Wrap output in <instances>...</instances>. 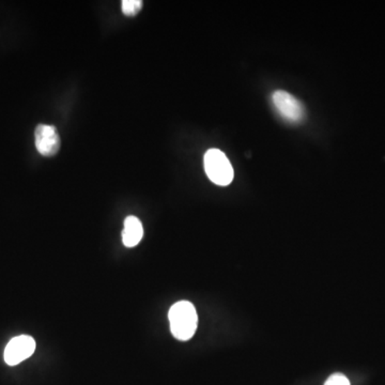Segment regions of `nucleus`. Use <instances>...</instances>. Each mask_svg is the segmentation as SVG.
<instances>
[{"label":"nucleus","instance_id":"nucleus-1","mask_svg":"<svg viewBox=\"0 0 385 385\" xmlns=\"http://www.w3.org/2000/svg\"><path fill=\"white\" fill-rule=\"evenodd\" d=\"M172 335L179 341L192 339L198 325L195 307L188 301H180L172 306L168 314Z\"/></svg>","mask_w":385,"mask_h":385},{"label":"nucleus","instance_id":"nucleus-2","mask_svg":"<svg viewBox=\"0 0 385 385\" xmlns=\"http://www.w3.org/2000/svg\"><path fill=\"white\" fill-rule=\"evenodd\" d=\"M204 172L208 178L216 186H227L233 182V165L223 151L210 149L204 158Z\"/></svg>","mask_w":385,"mask_h":385},{"label":"nucleus","instance_id":"nucleus-3","mask_svg":"<svg viewBox=\"0 0 385 385\" xmlns=\"http://www.w3.org/2000/svg\"><path fill=\"white\" fill-rule=\"evenodd\" d=\"M272 103L275 111L290 123H298L305 117V108L296 96L284 90L273 92Z\"/></svg>","mask_w":385,"mask_h":385},{"label":"nucleus","instance_id":"nucleus-4","mask_svg":"<svg viewBox=\"0 0 385 385\" xmlns=\"http://www.w3.org/2000/svg\"><path fill=\"white\" fill-rule=\"evenodd\" d=\"M35 350V339L28 335L12 339L5 349V361L10 366H15L30 357Z\"/></svg>","mask_w":385,"mask_h":385},{"label":"nucleus","instance_id":"nucleus-5","mask_svg":"<svg viewBox=\"0 0 385 385\" xmlns=\"http://www.w3.org/2000/svg\"><path fill=\"white\" fill-rule=\"evenodd\" d=\"M35 147L43 156H53L60 149V137L53 125H39L35 133Z\"/></svg>","mask_w":385,"mask_h":385},{"label":"nucleus","instance_id":"nucleus-6","mask_svg":"<svg viewBox=\"0 0 385 385\" xmlns=\"http://www.w3.org/2000/svg\"><path fill=\"white\" fill-rule=\"evenodd\" d=\"M143 235V224L135 216H129L125 221L123 231V244L127 247H134L141 242Z\"/></svg>","mask_w":385,"mask_h":385},{"label":"nucleus","instance_id":"nucleus-7","mask_svg":"<svg viewBox=\"0 0 385 385\" xmlns=\"http://www.w3.org/2000/svg\"><path fill=\"white\" fill-rule=\"evenodd\" d=\"M143 8L141 0H123V12L127 17H135Z\"/></svg>","mask_w":385,"mask_h":385},{"label":"nucleus","instance_id":"nucleus-8","mask_svg":"<svg viewBox=\"0 0 385 385\" xmlns=\"http://www.w3.org/2000/svg\"><path fill=\"white\" fill-rule=\"evenodd\" d=\"M324 385H350L347 377L341 374L332 375Z\"/></svg>","mask_w":385,"mask_h":385}]
</instances>
